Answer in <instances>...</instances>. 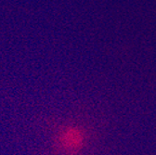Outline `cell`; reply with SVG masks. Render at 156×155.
<instances>
[{"instance_id": "1", "label": "cell", "mask_w": 156, "mask_h": 155, "mask_svg": "<svg viewBox=\"0 0 156 155\" xmlns=\"http://www.w3.org/2000/svg\"><path fill=\"white\" fill-rule=\"evenodd\" d=\"M86 135L79 126H67L58 135V149L67 155H76L83 150Z\"/></svg>"}]
</instances>
